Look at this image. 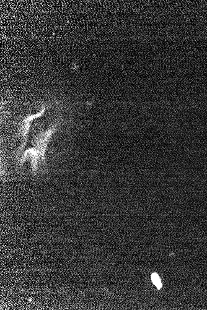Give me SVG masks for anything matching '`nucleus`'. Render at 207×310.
<instances>
[{"label": "nucleus", "mask_w": 207, "mask_h": 310, "mask_svg": "<svg viewBox=\"0 0 207 310\" xmlns=\"http://www.w3.org/2000/svg\"><path fill=\"white\" fill-rule=\"evenodd\" d=\"M56 127V120L45 109L25 121L24 141L16 154L21 165L30 162L32 171L36 173L45 164L48 144Z\"/></svg>", "instance_id": "f257e3e1"}, {"label": "nucleus", "mask_w": 207, "mask_h": 310, "mask_svg": "<svg viewBox=\"0 0 207 310\" xmlns=\"http://www.w3.org/2000/svg\"><path fill=\"white\" fill-rule=\"evenodd\" d=\"M151 280H152L153 284L156 286V287L159 290L162 287L163 285H162V283H161L160 277H159V276L156 273L152 274V275H151Z\"/></svg>", "instance_id": "f03ea898"}]
</instances>
